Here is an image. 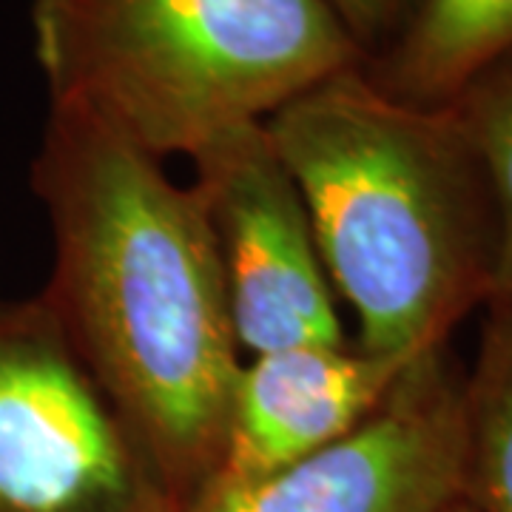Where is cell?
Wrapping results in <instances>:
<instances>
[{"label": "cell", "mask_w": 512, "mask_h": 512, "mask_svg": "<svg viewBox=\"0 0 512 512\" xmlns=\"http://www.w3.org/2000/svg\"><path fill=\"white\" fill-rule=\"evenodd\" d=\"M510 52L512 0H419L367 72L402 100L447 106Z\"/></svg>", "instance_id": "8"}, {"label": "cell", "mask_w": 512, "mask_h": 512, "mask_svg": "<svg viewBox=\"0 0 512 512\" xmlns=\"http://www.w3.org/2000/svg\"><path fill=\"white\" fill-rule=\"evenodd\" d=\"M43 299L0 308V512H180Z\"/></svg>", "instance_id": "4"}, {"label": "cell", "mask_w": 512, "mask_h": 512, "mask_svg": "<svg viewBox=\"0 0 512 512\" xmlns=\"http://www.w3.org/2000/svg\"><path fill=\"white\" fill-rule=\"evenodd\" d=\"M265 128L330 288L356 319L353 345L413 362L490 302L493 200L453 103L402 100L365 63L299 94Z\"/></svg>", "instance_id": "2"}, {"label": "cell", "mask_w": 512, "mask_h": 512, "mask_svg": "<svg viewBox=\"0 0 512 512\" xmlns=\"http://www.w3.org/2000/svg\"><path fill=\"white\" fill-rule=\"evenodd\" d=\"M484 311L476 362L464 373V498L481 512H512V296Z\"/></svg>", "instance_id": "9"}, {"label": "cell", "mask_w": 512, "mask_h": 512, "mask_svg": "<svg viewBox=\"0 0 512 512\" xmlns=\"http://www.w3.org/2000/svg\"><path fill=\"white\" fill-rule=\"evenodd\" d=\"M191 160L242 356L345 342L305 202L265 123L234 128Z\"/></svg>", "instance_id": "6"}, {"label": "cell", "mask_w": 512, "mask_h": 512, "mask_svg": "<svg viewBox=\"0 0 512 512\" xmlns=\"http://www.w3.org/2000/svg\"><path fill=\"white\" fill-rule=\"evenodd\" d=\"M453 106L490 188L495 211V279L490 299L512 296V52L458 94Z\"/></svg>", "instance_id": "10"}, {"label": "cell", "mask_w": 512, "mask_h": 512, "mask_svg": "<svg viewBox=\"0 0 512 512\" xmlns=\"http://www.w3.org/2000/svg\"><path fill=\"white\" fill-rule=\"evenodd\" d=\"M325 3L342 20V26L367 57L376 46L396 40L419 0H325Z\"/></svg>", "instance_id": "11"}, {"label": "cell", "mask_w": 512, "mask_h": 512, "mask_svg": "<svg viewBox=\"0 0 512 512\" xmlns=\"http://www.w3.org/2000/svg\"><path fill=\"white\" fill-rule=\"evenodd\" d=\"M441 512H481V510H478L476 504H470L467 498H458V501H453L450 507H444Z\"/></svg>", "instance_id": "12"}, {"label": "cell", "mask_w": 512, "mask_h": 512, "mask_svg": "<svg viewBox=\"0 0 512 512\" xmlns=\"http://www.w3.org/2000/svg\"><path fill=\"white\" fill-rule=\"evenodd\" d=\"M32 26L52 103L157 160L194 157L367 63L325 0H35Z\"/></svg>", "instance_id": "3"}, {"label": "cell", "mask_w": 512, "mask_h": 512, "mask_svg": "<svg viewBox=\"0 0 512 512\" xmlns=\"http://www.w3.org/2000/svg\"><path fill=\"white\" fill-rule=\"evenodd\" d=\"M467 495L464 370L427 350L345 439L251 481H202L180 512H441Z\"/></svg>", "instance_id": "5"}, {"label": "cell", "mask_w": 512, "mask_h": 512, "mask_svg": "<svg viewBox=\"0 0 512 512\" xmlns=\"http://www.w3.org/2000/svg\"><path fill=\"white\" fill-rule=\"evenodd\" d=\"M35 188L55 237L43 302L185 501L217 467L245 359L200 200L69 103H52Z\"/></svg>", "instance_id": "1"}, {"label": "cell", "mask_w": 512, "mask_h": 512, "mask_svg": "<svg viewBox=\"0 0 512 512\" xmlns=\"http://www.w3.org/2000/svg\"><path fill=\"white\" fill-rule=\"evenodd\" d=\"M407 365L350 339L245 356L208 478H262L345 439L387 399Z\"/></svg>", "instance_id": "7"}]
</instances>
